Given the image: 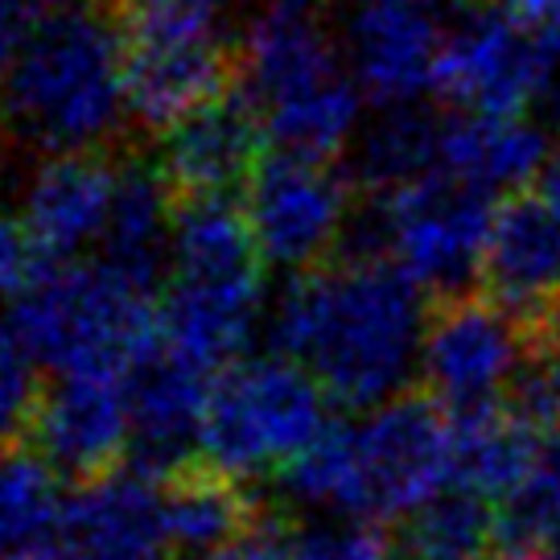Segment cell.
I'll return each mask as SVG.
<instances>
[{
    "instance_id": "1",
    "label": "cell",
    "mask_w": 560,
    "mask_h": 560,
    "mask_svg": "<svg viewBox=\"0 0 560 560\" xmlns=\"http://www.w3.org/2000/svg\"><path fill=\"white\" fill-rule=\"evenodd\" d=\"M429 305L392 260H330L293 277L272 310V342L330 400L380 408L420 371Z\"/></svg>"
},
{
    "instance_id": "2",
    "label": "cell",
    "mask_w": 560,
    "mask_h": 560,
    "mask_svg": "<svg viewBox=\"0 0 560 560\" xmlns=\"http://www.w3.org/2000/svg\"><path fill=\"white\" fill-rule=\"evenodd\" d=\"M280 482L305 508L408 520L454 482V420L429 392H404L354 424H334L280 470Z\"/></svg>"
},
{
    "instance_id": "3",
    "label": "cell",
    "mask_w": 560,
    "mask_h": 560,
    "mask_svg": "<svg viewBox=\"0 0 560 560\" xmlns=\"http://www.w3.org/2000/svg\"><path fill=\"white\" fill-rule=\"evenodd\" d=\"M124 42L95 13H54L0 79V132L46 158L100 153L128 120Z\"/></svg>"
},
{
    "instance_id": "4",
    "label": "cell",
    "mask_w": 560,
    "mask_h": 560,
    "mask_svg": "<svg viewBox=\"0 0 560 560\" xmlns=\"http://www.w3.org/2000/svg\"><path fill=\"white\" fill-rule=\"evenodd\" d=\"M264 310V260L244 210L214 198L177 210L165 268L161 342L194 368H235Z\"/></svg>"
},
{
    "instance_id": "5",
    "label": "cell",
    "mask_w": 560,
    "mask_h": 560,
    "mask_svg": "<svg viewBox=\"0 0 560 560\" xmlns=\"http://www.w3.org/2000/svg\"><path fill=\"white\" fill-rule=\"evenodd\" d=\"M244 100L256 107L277 153L330 161L359 137V83L305 9H268L240 42Z\"/></svg>"
},
{
    "instance_id": "6",
    "label": "cell",
    "mask_w": 560,
    "mask_h": 560,
    "mask_svg": "<svg viewBox=\"0 0 560 560\" xmlns=\"http://www.w3.org/2000/svg\"><path fill=\"white\" fill-rule=\"evenodd\" d=\"M116 30L137 124L165 137L198 107L228 95L240 67L231 0H120Z\"/></svg>"
},
{
    "instance_id": "7",
    "label": "cell",
    "mask_w": 560,
    "mask_h": 560,
    "mask_svg": "<svg viewBox=\"0 0 560 560\" xmlns=\"http://www.w3.org/2000/svg\"><path fill=\"white\" fill-rule=\"evenodd\" d=\"M153 289L116 272L112 264H46L13 301L9 326L34 363L62 371L132 368L153 334Z\"/></svg>"
},
{
    "instance_id": "8",
    "label": "cell",
    "mask_w": 560,
    "mask_h": 560,
    "mask_svg": "<svg viewBox=\"0 0 560 560\" xmlns=\"http://www.w3.org/2000/svg\"><path fill=\"white\" fill-rule=\"evenodd\" d=\"M330 429V396L310 371L293 359H252L210 384L198 454L244 482L252 474L284 470Z\"/></svg>"
},
{
    "instance_id": "9",
    "label": "cell",
    "mask_w": 560,
    "mask_h": 560,
    "mask_svg": "<svg viewBox=\"0 0 560 560\" xmlns=\"http://www.w3.org/2000/svg\"><path fill=\"white\" fill-rule=\"evenodd\" d=\"M494 210L499 207L487 194L462 186L441 170L384 194L387 260L417 280L429 301L478 293Z\"/></svg>"
},
{
    "instance_id": "10",
    "label": "cell",
    "mask_w": 560,
    "mask_h": 560,
    "mask_svg": "<svg viewBox=\"0 0 560 560\" xmlns=\"http://www.w3.org/2000/svg\"><path fill=\"white\" fill-rule=\"evenodd\" d=\"M532 347L536 326H527L487 293L429 301L420 380L450 417L494 408L503 404Z\"/></svg>"
},
{
    "instance_id": "11",
    "label": "cell",
    "mask_w": 560,
    "mask_h": 560,
    "mask_svg": "<svg viewBox=\"0 0 560 560\" xmlns=\"http://www.w3.org/2000/svg\"><path fill=\"white\" fill-rule=\"evenodd\" d=\"M347 177L330 161L272 153L244 190V219L264 264L284 272L326 268L350 228Z\"/></svg>"
},
{
    "instance_id": "12",
    "label": "cell",
    "mask_w": 560,
    "mask_h": 560,
    "mask_svg": "<svg viewBox=\"0 0 560 560\" xmlns=\"http://www.w3.org/2000/svg\"><path fill=\"white\" fill-rule=\"evenodd\" d=\"M557 50L508 9H474L445 42L438 91L462 112L515 116L548 91Z\"/></svg>"
},
{
    "instance_id": "13",
    "label": "cell",
    "mask_w": 560,
    "mask_h": 560,
    "mask_svg": "<svg viewBox=\"0 0 560 560\" xmlns=\"http://www.w3.org/2000/svg\"><path fill=\"white\" fill-rule=\"evenodd\" d=\"M132 371V368H128ZM124 368L62 371L42 392L34 417L37 457L79 482L116 470L132 450V380Z\"/></svg>"
},
{
    "instance_id": "14",
    "label": "cell",
    "mask_w": 560,
    "mask_h": 560,
    "mask_svg": "<svg viewBox=\"0 0 560 560\" xmlns=\"http://www.w3.org/2000/svg\"><path fill=\"white\" fill-rule=\"evenodd\" d=\"M450 34L433 0H359L342 30V54L363 95L384 107L420 104L438 88Z\"/></svg>"
},
{
    "instance_id": "15",
    "label": "cell",
    "mask_w": 560,
    "mask_h": 560,
    "mask_svg": "<svg viewBox=\"0 0 560 560\" xmlns=\"http://www.w3.org/2000/svg\"><path fill=\"white\" fill-rule=\"evenodd\" d=\"M58 548L67 560H174L161 482L144 470L83 482L62 503Z\"/></svg>"
},
{
    "instance_id": "16",
    "label": "cell",
    "mask_w": 560,
    "mask_h": 560,
    "mask_svg": "<svg viewBox=\"0 0 560 560\" xmlns=\"http://www.w3.org/2000/svg\"><path fill=\"white\" fill-rule=\"evenodd\" d=\"M264 124L244 95H223L174 124L158 149V174L186 202H228L231 190H247L260 165Z\"/></svg>"
},
{
    "instance_id": "17",
    "label": "cell",
    "mask_w": 560,
    "mask_h": 560,
    "mask_svg": "<svg viewBox=\"0 0 560 560\" xmlns=\"http://www.w3.org/2000/svg\"><path fill=\"white\" fill-rule=\"evenodd\" d=\"M120 170L100 153L46 158L25 177L18 219L34 256L50 264H70L104 244Z\"/></svg>"
},
{
    "instance_id": "18",
    "label": "cell",
    "mask_w": 560,
    "mask_h": 560,
    "mask_svg": "<svg viewBox=\"0 0 560 560\" xmlns=\"http://www.w3.org/2000/svg\"><path fill=\"white\" fill-rule=\"evenodd\" d=\"M132 454L137 470L170 478L190 466L202 445V420L210 400V371L194 368L165 342L149 347L132 371Z\"/></svg>"
},
{
    "instance_id": "19",
    "label": "cell",
    "mask_w": 560,
    "mask_h": 560,
    "mask_svg": "<svg viewBox=\"0 0 560 560\" xmlns=\"http://www.w3.org/2000/svg\"><path fill=\"white\" fill-rule=\"evenodd\" d=\"M482 293L536 326L560 305V214L540 194H511L494 210Z\"/></svg>"
},
{
    "instance_id": "20",
    "label": "cell",
    "mask_w": 560,
    "mask_h": 560,
    "mask_svg": "<svg viewBox=\"0 0 560 560\" xmlns=\"http://www.w3.org/2000/svg\"><path fill=\"white\" fill-rule=\"evenodd\" d=\"M548 161V140L536 124L520 116H478L462 112L445 120L441 132V174L487 194H524Z\"/></svg>"
},
{
    "instance_id": "21",
    "label": "cell",
    "mask_w": 560,
    "mask_h": 560,
    "mask_svg": "<svg viewBox=\"0 0 560 560\" xmlns=\"http://www.w3.org/2000/svg\"><path fill=\"white\" fill-rule=\"evenodd\" d=\"M161 490H165V532L174 557H219L260 520L244 482L207 462L182 466L161 482Z\"/></svg>"
},
{
    "instance_id": "22",
    "label": "cell",
    "mask_w": 560,
    "mask_h": 560,
    "mask_svg": "<svg viewBox=\"0 0 560 560\" xmlns=\"http://www.w3.org/2000/svg\"><path fill=\"white\" fill-rule=\"evenodd\" d=\"M174 190L165 186L158 165H124L116 182V202L107 219V235L100 252L104 264L128 280H137L144 289H153L161 280V268H170V247H174V223L177 210Z\"/></svg>"
},
{
    "instance_id": "23",
    "label": "cell",
    "mask_w": 560,
    "mask_h": 560,
    "mask_svg": "<svg viewBox=\"0 0 560 560\" xmlns=\"http://www.w3.org/2000/svg\"><path fill=\"white\" fill-rule=\"evenodd\" d=\"M441 132H445V120H438L420 104L384 107L375 124L354 137V182L371 198H384L420 177L438 174Z\"/></svg>"
},
{
    "instance_id": "24",
    "label": "cell",
    "mask_w": 560,
    "mask_h": 560,
    "mask_svg": "<svg viewBox=\"0 0 560 560\" xmlns=\"http://www.w3.org/2000/svg\"><path fill=\"white\" fill-rule=\"evenodd\" d=\"M450 420H454V482L503 503L532 470L544 433L527 429L503 404Z\"/></svg>"
},
{
    "instance_id": "25",
    "label": "cell",
    "mask_w": 560,
    "mask_h": 560,
    "mask_svg": "<svg viewBox=\"0 0 560 560\" xmlns=\"http://www.w3.org/2000/svg\"><path fill=\"white\" fill-rule=\"evenodd\" d=\"M499 536V511L490 499L450 482L429 503H420L400 524L404 560H482Z\"/></svg>"
},
{
    "instance_id": "26",
    "label": "cell",
    "mask_w": 560,
    "mask_h": 560,
    "mask_svg": "<svg viewBox=\"0 0 560 560\" xmlns=\"http://www.w3.org/2000/svg\"><path fill=\"white\" fill-rule=\"evenodd\" d=\"M62 503L54 490V470L37 454H0V560H18L46 548L62 524Z\"/></svg>"
},
{
    "instance_id": "27",
    "label": "cell",
    "mask_w": 560,
    "mask_h": 560,
    "mask_svg": "<svg viewBox=\"0 0 560 560\" xmlns=\"http://www.w3.org/2000/svg\"><path fill=\"white\" fill-rule=\"evenodd\" d=\"M560 527V433H544L524 482L499 503V540L532 557Z\"/></svg>"
},
{
    "instance_id": "28",
    "label": "cell",
    "mask_w": 560,
    "mask_h": 560,
    "mask_svg": "<svg viewBox=\"0 0 560 560\" xmlns=\"http://www.w3.org/2000/svg\"><path fill=\"white\" fill-rule=\"evenodd\" d=\"M37 400L42 392L34 380V354L9 322H0V454L18 450L21 433L34 429Z\"/></svg>"
},
{
    "instance_id": "29",
    "label": "cell",
    "mask_w": 560,
    "mask_h": 560,
    "mask_svg": "<svg viewBox=\"0 0 560 560\" xmlns=\"http://www.w3.org/2000/svg\"><path fill=\"white\" fill-rule=\"evenodd\" d=\"M284 560H404L375 527H301L289 532Z\"/></svg>"
},
{
    "instance_id": "30",
    "label": "cell",
    "mask_w": 560,
    "mask_h": 560,
    "mask_svg": "<svg viewBox=\"0 0 560 560\" xmlns=\"http://www.w3.org/2000/svg\"><path fill=\"white\" fill-rule=\"evenodd\" d=\"M30 260H34V244L21 228V219L0 210V298H18L30 284V277H34Z\"/></svg>"
},
{
    "instance_id": "31",
    "label": "cell",
    "mask_w": 560,
    "mask_h": 560,
    "mask_svg": "<svg viewBox=\"0 0 560 560\" xmlns=\"http://www.w3.org/2000/svg\"><path fill=\"white\" fill-rule=\"evenodd\" d=\"M34 34V0H0V79L13 70Z\"/></svg>"
},
{
    "instance_id": "32",
    "label": "cell",
    "mask_w": 560,
    "mask_h": 560,
    "mask_svg": "<svg viewBox=\"0 0 560 560\" xmlns=\"http://www.w3.org/2000/svg\"><path fill=\"white\" fill-rule=\"evenodd\" d=\"M503 9L560 54V0H503Z\"/></svg>"
},
{
    "instance_id": "33",
    "label": "cell",
    "mask_w": 560,
    "mask_h": 560,
    "mask_svg": "<svg viewBox=\"0 0 560 560\" xmlns=\"http://www.w3.org/2000/svg\"><path fill=\"white\" fill-rule=\"evenodd\" d=\"M536 186H540V198H544V202H548V207H552L560 214V149H557V153H548L540 177H536Z\"/></svg>"
},
{
    "instance_id": "34",
    "label": "cell",
    "mask_w": 560,
    "mask_h": 560,
    "mask_svg": "<svg viewBox=\"0 0 560 560\" xmlns=\"http://www.w3.org/2000/svg\"><path fill=\"white\" fill-rule=\"evenodd\" d=\"M536 330H540L544 347L552 350V354H557V363H560V305L548 317H544V322H536Z\"/></svg>"
},
{
    "instance_id": "35",
    "label": "cell",
    "mask_w": 560,
    "mask_h": 560,
    "mask_svg": "<svg viewBox=\"0 0 560 560\" xmlns=\"http://www.w3.org/2000/svg\"><path fill=\"white\" fill-rule=\"evenodd\" d=\"M91 0H34V9H46V13H83Z\"/></svg>"
},
{
    "instance_id": "36",
    "label": "cell",
    "mask_w": 560,
    "mask_h": 560,
    "mask_svg": "<svg viewBox=\"0 0 560 560\" xmlns=\"http://www.w3.org/2000/svg\"><path fill=\"white\" fill-rule=\"evenodd\" d=\"M544 112H548V120H552L560 128V70L552 74L548 91H544Z\"/></svg>"
},
{
    "instance_id": "37",
    "label": "cell",
    "mask_w": 560,
    "mask_h": 560,
    "mask_svg": "<svg viewBox=\"0 0 560 560\" xmlns=\"http://www.w3.org/2000/svg\"><path fill=\"white\" fill-rule=\"evenodd\" d=\"M532 560H560V527L536 548V552H532Z\"/></svg>"
},
{
    "instance_id": "38",
    "label": "cell",
    "mask_w": 560,
    "mask_h": 560,
    "mask_svg": "<svg viewBox=\"0 0 560 560\" xmlns=\"http://www.w3.org/2000/svg\"><path fill=\"white\" fill-rule=\"evenodd\" d=\"M18 560H67V557H62V548H50V544H46V548H37V552H25V557H18Z\"/></svg>"
},
{
    "instance_id": "39",
    "label": "cell",
    "mask_w": 560,
    "mask_h": 560,
    "mask_svg": "<svg viewBox=\"0 0 560 560\" xmlns=\"http://www.w3.org/2000/svg\"><path fill=\"white\" fill-rule=\"evenodd\" d=\"M268 4H272V9H305L310 0H268Z\"/></svg>"
},
{
    "instance_id": "40",
    "label": "cell",
    "mask_w": 560,
    "mask_h": 560,
    "mask_svg": "<svg viewBox=\"0 0 560 560\" xmlns=\"http://www.w3.org/2000/svg\"><path fill=\"white\" fill-rule=\"evenodd\" d=\"M482 560H532V557H524V552H499V557H482Z\"/></svg>"
},
{
    "instance_id": "41",
    "label": "cell",
    "mask_w": 560,
    "mask_h": 560,
    "mask_svg": "<svg viewBox=\"0 0 560 560\" xmlns=\"http://www.w3.org/2000/svg\"><path fill=\"white\" fill-rule=\"evenodd\" d=\"M462 4H470V0H462Z\"/></svg>"
}]
</instances>
